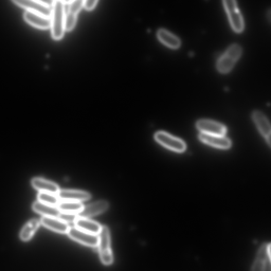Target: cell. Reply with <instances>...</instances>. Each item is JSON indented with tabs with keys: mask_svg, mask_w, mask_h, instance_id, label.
I'll return each instance as SVG.
<instances>
[{
	"mask_svg": "<svg viewBox=\"0 0 271 271\" xmlns=\"http://www.w3.org/2000/svg\"><path fill=\"white\" fill-rule=\"evenodd\" d=\"M62 1H54L51 9V35L55 40H60L63 37L65 28V8Z\"/></svg>",
	"mask_w": 271,
	"mask_h": 271,
	"instance_id": "1",
	"label": "cell"
},
{
	"mask_svg": "<svg viewBox=\"0 0 271 271\" xmlns=\"http://www.w3.org/2000/svg\"><path fill=\"white\" fill-rule=\"evenodd\" d=\"M242 53V49L239 45L233 44L229 46L226 52L217 61V68L218 71L222 73L229 72L233 69Z\"/></svg>",
	"mask_w": 271,
	"mask_h": 271,
	"instance_id": "2",
	"label": "cell"
},
{
	"mask_svg": "<svg viewBox=\"0 0 271 271\" xmlns=\"http://www.w3.org/2000/svg\"><path fill=\"white\" fill-rule=\"evenodd\" d=\"M98 247L102 263L105 265H111L113 261V257L111 248L110 232L107 226L101 227Z\"/></svg>",
	"mask_w": 271,
	"mask_h": 271,
	"instance_id": "3",
	"label": "cell"
},
{
	"mask_svg": "<svg viewBox=\"0 0 271 271\" xmlns=\"http://www.w3.org/2000/svg\"><path fill=\"white\" fill-rule=\"evenodd\" d=\"M154 138L165 148L177 153H183L187 148L184 141L163 131L156 133Z\"/></svg>",
	"mask_w": 271,
	"mask_h": 271,
	"instance_id": "4",
	"label": "cell"
},
{
	"mask_svg": "<svg viewBox=\"0 0 271 271\" xmlns=\"http://www.w3.org/2000/svg\"><path fill=\"white\" fill-rule=\"evenodd\" d=\"M223 3L232 28L236 32H242L244 28V22L236 2L235 0H224Z\"/></svg>",
	"mask_w": 271,
	"mask_h": 271,
	"instance_id": "5",
	"label": "cell"
},
{
	"mask_svg": "<svg viewBox=\"0 0 271 271\" xmlns=\"http://www.w3.org/2000/svg\"><path fill=\"white\" fill-rule=\"evenodd\" d=\"M270 244L264 243L258 251L251 271H267L270 269Z\"/></svg>",
	"mask_w": 271,
	"mask_h": 271,
	"instance_id": "6",
	"label": "cell"
},
{
	"mask_svg": "<svg viewBox=\"0 0 271 271\" xmlns=\"http://www.w3.org/2000/svg\"><path fill=\"white\" fill-rule=\"evenodd\" d=\"M18 6L22 7L27 11L35 13L50 18L51 15V9L50 7L43 4L42 1H35V0H14L13 1Z\"/></svg>",
	"mask_w": 271,
	"mask_h": 271,
	"instance_id": "7",
	"label": "cell"
},
{
	"mask_svg": "<svg viewBox=\"0 0 271 271\" xmlns=\"http://www.w3.org/2000/svg\"><path fill=\"white\" fill-rule=\"evenodd\" d=\"M69 236L85 246L96 248L98 246L99 236L86 233L76 227H70L68 233Z\"/></svg>",
	"mask_w": 271,
	"mask_h": 271,
	"instance_id": "8",
	"label": "cell"
},
{
	"mask_svg": "<svg viewBox=\"0 0 271 271\" xmlns=\"http://www.w3.org/2000/svg\"><path fill=\"white\" fill-rule=\"evenodd\" d=\"M196 127L201 133L204 134L225 136L227 132L224 125L210 120H199Z\"/></svg>",
	"mask_w": 271,
	"mask_h": 271,
	"instance_id": "9",
	"label": "cell"
},
{
	"mask_svg": "<svg viewBox=\"0 0 271 271\" xmlns=\"http://www.w3.org/2000/svg\"><path fill=\"white\" fill-rule=\"evenodd\" d=\"M252 118L260 133L266 139L269 146H270V125L266 116L259 110L254 111Z\"/></svg>",
	"mask_w": 271,
	"mask_h": 271,
	"instance_id": "10",
	"label": "cell"
},
{
	"mask_svg": "<svg viewBox=\"0 0 271 271\" xmlns=\"http://www.w3.org/2000/svg\"><path fill=\"white\" fill-rule=\"evenodd\" d=\"M199 139L204 144L219 149H227L231 146V140L225 136L200 133Z\"/></svg>",
	"mask_w": 271,
	"mask_h": 271,
	"instance_id": "11",
	"label": "cell"
},
{
	"mask_svg": "<svg viewBox=\"0 0 271 271\" xmlns=\"http://www.w3.org/2000/svg\"><path fill=\"white\" fill-rule=\"evenodd\" d=\"M57 196L61 201L75 202L85 201L92 198L89 193L80 190H59Z\"/></svg>",
	"mask_w": 271,
	"mask_h": 271,
	"instance_id": "12",
	"label": "cell"
},
{
	"mask_svg": "<svg viewBox=\"0 0 271 271\" xmlns=\"http://www.w3.org/2000/svg\"><path fill=\"white\" fill-rule=\"evenodd\" d=\"M109 203L106 200H100L84 206L82 211L78 215L79 217L88 218L102 214L108 210Z\"/></svg>",
	"mask_w": 271,
	"mask_h": 271,
	"instance_id": "13",
	"label": "cell"
},
{
	"mask_svg": "<svg viewBox=\"0 0 271 271\" xmlns=\"http://www.w3.org/2000/svg\"><path fill=\"white\" fill-rule=\"evenodd\" d=\"M24 19L37 28L47 29L50 27V18L35 14L29 11H25L23 14Z\"/></svg>",
	"mask_w": 271,
	"mask_h": 271,
	"instance_id": "14",
	"label": "cell"
},
{
	"mask_svg": "<svg viewBox=\"0 0 271 271\" xmlns=\"http://www.w3.org/2000/svg\"><path fill=\"white\" fill-rule=\"evenodd\" d=\"M41 223L46 227L60 234H68L70 228L68 224L57 217H43Z\"/></svg>",
	"mask_w": 271,
	"mask_h": 271,
	"instance_id": "15",
	"label": "cell"
},
{
	"mask_svg": "<svg viewBox=\"0 0 271 271\" xmlns=\"http://www.w3.org/2000/svg\"><path fill=\"white\" fill-rule=\"evenodd\" d=\"M74 224L76 228L86 233L97 235L100 233L102 227L99 223L87 218L79 216L76 219Z\"/></svg>",
	"mask_w": 271,
	"mask_h": 271,
	"instance_id": "16",
	"label": "cell"
},
{
	"mask_svg": "<svg viewBox=\"0 0 271 271\" xmlns=\"http://www.w3.org/2000/svg\"><path fill=\"white\" fill-rule=\"evenodd\" d=\"M32 185L37 190L55 195H57L60 190L57 184L42 178L36 177L33 179Z\"/></svg>",
	"mask_w": 271,
	"mask_h": 271,
	"instance_id": "17",
	"label": "cell"
},
{
	"mask_svg": "<svg viewBox=\"0 0 271 271\" xmlns=\"http://www.w3.org/2000/svg\"><path fill=\"white\" fill-rule=\"evenodd\" d=\"M32 207L35 212L44 215V217L57 218L61 213L57 206L50 205L39 201L34 202Z\"/></svg>",
	"mask_w": 271,
	"mask_h": 271,
	"instance_id": "18",
	"label": "cell"
},
{
	"mask_svg": "<svg viewBox=\"0 0 271 271\" xmlns=\"http://www.w3.org/2000/svg\"><path fill=\"white\" fill-rule=\"evenodd\" d=\"M159 40L164 45L173 49H177L180 46L179 39L169 31L160 29L157 34Z\"/></svg>",
	"mask_w": 271,
	"mask_h": 271,
	"instance_id": "19",
	"label": "cell"
},
{
	"mask_svg": "<svg viewBox=\"0 0 271 271\" xmlns=\"http://www.w3.org/2000/svg\"><path fill=\"white\" fill-rule=\"evenodd\" d=\"M84 206L80 202L61 201L57 207L61 213L79 215L83 209Z\"/></svg>",
	"mask_w": 271,
	"mask_h": 271,
	"instance_id": "20",
	"label": "cell"
},
{
	"mask_svg": "<svg viewBox=\"0 0 271 271\" xmlns=\"http://www.w3.org/2000/svg\"><path fill=\"white\" fill-rule=\"evenodd\" d=\"M40 223L37 219H33L22 228L20 237L23 241L29 240L33 236Z\"/></svg>",
	"mask_w": 271,
	"mask_h": 271,
	"instance_id": "21",
	"label": "cell"
},
{
	"mask_svg": "<svg viewBox=\"0 0 271 271\" xmlns=\"http://www.w3.org/2000/svg\"><path fill=\"white\" fill-rule=\"evenodd\" d=\"M38 200L43 203L55 206H57L61 201L57 195L43 192L39 193Z\"/></svg>",
	"mask_w": 271,
	"mask_h": 271,
	"instance_id": "22",
	"label": "cell"
},
{
	"mask_svg": "<svg viewBox=\"0 0 271 271\" xmlns=\"http://www.w3.org/2000/svg\"><path fill=\"white\" fill-rule=\"evenodd\" d=\"M77 20V15L68 11L66 14L65 22H64V28L65 31L70 32L75 27Z\"/></svg>",
	"mask_w": 271,
	"mask_h": 271,
	"instance_id": "23",
	"label": "cell"
},
{
	"mask_svg": "<svg viewBox=\"0 0 271 271\" xmlns=\"http://www.w3.org/2000/svg\"><path fill=\"white\" fill-rule=\"evenodd\" d=\"M84 1L83 0H76V1H72L69 4V12L73 13L75 15H77L79 12L83 7Z\"/></svg>",
	"mask_w": 271,
	"mask_h": 271,
	"instance_id": "24",
	"label": "cell"
},
{
	"mask_svg": "<svg viewBox=\"0 0 271 271\" xmlns=\"http://www.w3.org/2000/svg\"><path fill=\"white\" fill-rule=\"evenodd\" d=\"M79 217L78 215L61 213L58 218L61 221L66 223H74L76 219Z\"/></svg>",
	"mask_w": 271,
	"mask_h": 271,
	"instance_id": "25",
	"label": "cell"
},
{
	"mask_svg": "<svg viewBox=\"0 0 271 271\" xmlns=\"http://www.w3.org/2000/svg\"><path fill=\"white\" fill-rule=\"evenodd\" d=\"M98 2L97 0H86L84 1L83 7L87 10H92L96 7Z\"/></svg>",
	"mask_w": 271,
	"mask_h": 271,
	"instance_id": "26",
	"label": "cell"
}]
</instances>
